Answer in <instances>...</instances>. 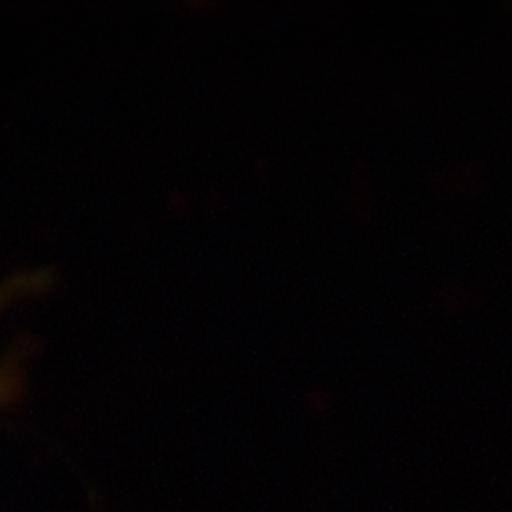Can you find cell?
<instances>
[{
    "instance_id": "cell-1",
    "label": "cell",
    "mask_w": 512,
    "mask_h": 512,
    "mask_svg": "<svg viewBox=\"0 0 512 512\" xmlns=\"http://www.w3.org/2000/svg\"><path fill=\"white\" fill-rule=\"evenodd\" d=\"M52 281L53 274L49 269L10 276L0 284V306L18 296L42 291L47 285L52 284Z\"/></svg>"
},
{
    "instance_id": "cell-2",
    "label": "cell",
    "mask_w": 512,
    "mask_h": 512,
    "mask_svg": "<svg viewBox=\"0 0 512 512\" xmlns=\"http://www.w3.org/2000/svg\"><path fill=\"white\" fill-rule=\"evenodd\" d=\"M10 390H12V375L2 373L0 375V400L8 397Z\"/></svg>"
}]
</instances>
